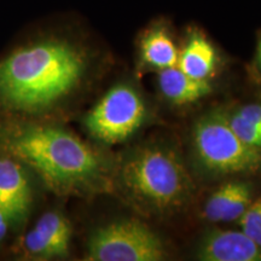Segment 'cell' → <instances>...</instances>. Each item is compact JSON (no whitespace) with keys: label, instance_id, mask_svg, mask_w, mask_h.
Segmentation results:
<instances>
[{"label":"cell","instance_id":"6da1fadb","mask_svg":"<svg viewBox=\"0 0 261 261\" xmlns=\"http://www.w3.org/2000/svg\"><path fill=\"white\" fill-rule=\"evenodd\" d=\"M90 56L79 41L45 33L21 41L0 58V114L44 115L79 89Z\"/></svg>","mask_w":261,"mask_h":261},{"label":"cell","instance_id":"7a4b0ae2","mask_svg":"<svg viewBox=\"0 0 261 261\" xmlns=\"http://www.w3.org/2000/svg\"><path fill=\"white\" fill-rule=\"evenodd\" d=\"M0 148L58 194L92 190L103 179L104 163L98 152L60 127L12 120L0 126Z\"/></svg>","mask_w":261,"mask_h":261},{"label":"cell","instance_id":"3957f363","mask_svg":"<svg viewBox=\"0 0 261 261\" xmlns=\"http://www.w3.org/2000/svg\"><path fill=\"white\" fill-rule=\"evenodd\" d=\"M122 181L127 190L158 210L178 207L190 192V179L177 156L160 148H145L123 163Z\"/></svg>","mask_w":261,"mask_h":261},{"label":"cell","instance_id":"277c9868","mask_svg":"<svg viewBox=\"0 0 261 261\" xmlns=\"http://www.w3.org/2000/svg\"><path fill=\"white\" fill-rule=\"evenodd\" d=\"M196 155L208 171L234 174L261 167L260 149L246 144L233 132L223 113H211L198 120L192 132Z\"/></svg>","mask_w":261,"mask_h":261},{"label":"cell","instance_id":"5b68a950","mask_svg":"<svg viewBox=\"0 0 261 261\" xmlns=\"http://www.w3.org/2000/svg\"><path fill=\"white\" fill-rule=\"evenodd\" d=\"M91 261H160L165 248L160 237L139 220L114 221L97 228L87 244Z\"/></svg>","mask_w":261,"mask_h":261},{"label":"cell","instance_id":"8992f818","mask_svg":"<svg viewBox=\"0 0 261 261\" xmlns=\"http://www.w3.org/2000/svg\"><path fill=\"white\" fill-rule=\"evenodd\" d=\"M145 107L132 87L117 85L107 92L85 117L90 135L106 143L123 142L142 126Z\"/></svg>","mask_w":261,"mask_h":261},{"label":"cell","instance_id":"52a82bcc","mask_svg":"<svg viewBox=\"0 0 261 261\" xmlns=\"http://www.w3.org/2000/svg\"><path fill=\"white\" fill-rule=\"evenodd\" d=\"M71 227L64 215L47 212L24 234L22 249L25 255L38 260L63 257L69 252Z\"/></svg>","mask_w":261,"mask_h":261},{"label":"cell","instance_id":"ba28073f","mask_svg":"<svg viewBox=\"0 0 261 261\" xmlns=\"http://www.w3.org/2000/svg\"><path fill=\"white\" fill-rule=\"evenodd\" d=\"M32 188L24 165L14 156L0 158V210L11 221H18L27 214L32 204Z\"/></svg>","mask_w":261,"mask_h":261},{"label":"cell","instance_id":"9c48e42d","mask_svg":"<svg viewBox=\"0 0 261 261\" xmlns=\"http://www.w3.org/2000/svg\"><path fill=\"white\" fill-rule=\"evenodd\" d=\"M197 256L203 261H261V247L243 231H212L203 238Z\"/></svg>","mask_w":261,"mask_h":261},{"label":"cell","instance_id":"30bf717a","mask_svg":"<svg viewBox=\"0 0 261 261\" xmlns=\"http://www.w3.org/2000/svg\"><path fill=\"white\" fill-rule=\"evenodd\" d=\"M252 203L250 188L243 182H227L208 198L204 217L211 221H233L240 219Z\"/></svg>","mask_w":261,"mask_h":261},{"label":"cell","instance_id":"8fae6325","mask_svg":"<svg viewBox=\"0 0 261 261\" xmlns=\"http://www.w3.org/2000/svg\"><path fill=\"white\" fill-rule=\"evenodd\" d=\"M215 63L217 51L213 44L200 31H191L187 44L179 54L177 67L195 79L207 80L214 70Z\"/></svg>","mask_w":261,"mask_h":261},{"label":"cell","instance_id":"7c38bea8","mask_svg":"<svg viewBox=\"0 0 261 261\" xmlns=\"http://www.w3.org/2000/svg\"><path fill=\"white\" fill-rule=\"evenodd\" d=\"M159 84L165 97L175 104L194 103L212 91L207 80L195 79L181 71L177 65L161 69Z\"/></svg>","mask_w":261,"mask_h":261},{"label":"cell","instance_id":"4fadbf2b","mask_svg":"<svg viewBox=\"0 0 261 261\" xmlns=\"http://www.w3.org/2000/svg\"><path fill=\"white\" fill-rule=\"evenodd\" d=\"M140 54L145 63L159 69L177 65L179 52L167 28L155 25L146 31L140 41Z\"/></svg>","mask_w":261,"mask_h":261},{"label":"cell","instance_id":"5bb4252c","mask_svg":"<svg viewBox=\"0 0 261 261\" xmlns=\"http://www.w3.org/2000/svg\"><path fill=\"white\" fill-rule=\"evenodd\" d=\"M228 125L241 140L254 148L261 149V128L248 120L244 119L240 114L234 112L227 116Z\"/></svg>","mask_w":261,"mask_h":261},{"label":"cell","instance_id":"9a60e30c","mask_svg":"<svg viewBox=\"0 0 261 261\" xmlns=\"http://www.w3.org/2000/svg\"><path fill=\"white\" fill-rule=\"evenodd\" d=\"M242 231L261 247V197L249 204L240 218Z\"/></svg>","mask_w":261,"mask_h":261},{"label":"cell","instance_id":"2e32d148","mask_svg":"<svg viewBox=\"0 0 261 261\" xmlns=\"http://www.w3.org/2000/svg\"><path fill=\"white\" fill-rule=\"evenodd\" d=\"M236 113L240 114L241 116L252 122L261 128V106L259 104H249V106H244L237 110Z\"/></svg>","mask_w":261,"mask_h":261},{"label":"cell","instance_id":"e0dca14e","mask_svg":"<svg viewBox=\"0 0 261 261\" xmlns=\"http://www.w3.org/2000/svg\"><path fill=\"white\" fill-rule=\"evenodd\" d=\"M10 223H11V219L9 218V215L6 214L4 211L0 210V242H2L6 234H8Z\"/></svg>","mask_w":261,"mask_h":261},{"label":"cell","instance_id":"ac0fdd59","mask_svg":"<svg viewBox=\"0 0 261 261\" xmlns=\"http://www.w3.org/2000/svg\"><path fill=\"white\" fill-rule=\"evenodd\" d=\"M259 61L261 63V40H260V44H259Z\"/></svg>","mask_w":261,"mask_h":261}]
</instances>
